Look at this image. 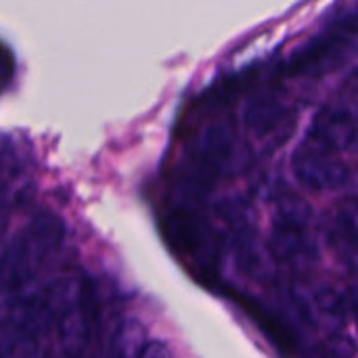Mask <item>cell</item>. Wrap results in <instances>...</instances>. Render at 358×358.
I'll list each match as a JSON object with an SVG mask.
<instances>
[{"label": "cell", "instance_id": "5b68a950", "mask_svg": "<svg viewBox=\"0 0 358 358\" xmlns=\"http://www.w3.org/2000/svg\"><path fill=\"white\" fill-rule=\"evenodd\" d=\"M304 141L331 153H352L357 147L355 111L344 105H327L315 115Z\"/></svg>", "mask_w": 358, "mask_h": 358}, {"label": "cell", "instance_id": "52a82bcc", "mask_svg": "<svg viewBox=\"0 0 358 358\" xmlns=\"http://www.w3.org/2000/svg\"><path fill=\"white\" fill-rule=\"evenodd\" d=\"M6 323L25 334L27 338L36 340L46 336L57 325V315L44 300V296L38 294L15 300L6 308Z\"/></svg>", "mask_w": 358, "mask_h": 358}, {"label": "cell", "instance_id": "2e32d148", "mask_svg": "<svg viewBox=\"0 0 358 358\" xmlns=\"http://www.w3.org/2000/svg\"><path fill=\"white\" fill-rule=\"evenodd\" d=\"M10 73H13V57L8 52V48L0 46V90L10 80Z\"/></svg>", "mask_w": 358, "mask_h": 358}, {"label": "cell", "instance_id": "ba28073f", "mask_svg": "<svg viewBox=\"0 0 358 358\" xmlns=\"http://www.w3.org/2000/svg\"><path fill=\"white\" fill-rule=\"evenodd\" d=\"M329 241L346 262L350 264L355 262V256H357V206L355 201H348L336 212L331 220V229H329Z\"/></svg>", "mask_w": 358, "mask_h": 358}, {"label": "cell", "instance_id": "9c48e42d", "mask_svg": "<svg viewBox=\"0 0 358 358\" xmlns=\"http://www.w3.org/2000/svg\"><path fill=\"white\" fill-rule=\"evenodd\" d=\"M285 115V107L283 103L275 96V94H262L256 101H252L245 109V126L256 132V134H264L273 128L279 126V122Z\"/></svg>", "mask_w": 358, "mask_h": 358}, {"label": "cell", "instance_id": "6da1fadb", "mask_svg": "<svg viewBox=\"0 0 358 358\" xmlns=\"http://www.w3.org/2000/svg\"><path fill=\"white\" fill-rule=\"evenodd\" d=\"M65 229L52 212H38L25 229L8 239L0 252V294H8L36 277L40 266L63 241Z\"/></svg>", "mask_w": 358, "mask_h": 358}, {"label": "cell", "instance_id": "e0dca14e", "mask_svg": "<svg viewBox=\"0 0 358 358\" xmlns=\"http://www.w3.org/2000/svg\"><path fill=\"white\" fill-rule=\"evenodd\" d=\"M27 358H52V355H50L48 350H38V348H36Z\"/></svg>", "mask_w": 358, "mask_h": 358}, {"label": "cell", "instance_id": "3957f363", "mask_svg": "<svg viewBox=\"0 0 358 358\" xmlns=\"http://www.w3.org/2000/svg\"><path fill=\"white\" fill-rule=\"evenodd\" d=\"M164 235L174 248V252L193 262L195 275L216 277V266L220 260V239L199 216L189 212H174L164 222Z\"/></svg>", "mask_w": 358, "mask_h": 358}, {"label": "cell", "instance_id": "8fae6325", "mask_svg": "<svg viewBox=\"0 0 358 358\" xmlns=\"http://www.w3.org/2000/svg\"><path fill=\"white\" fill-rule=\"evenodd\" d=\"M239 304L245 306L248 315L254 317L256 323H260V327L283 348H294L296 346V340H294V334L292 329L277 317V315H271L264 306L252 302V300H245V298H239Z\"/></svg>", "mask_w": 358, "mask_h": 358}, {"label": "cell", "instance_id": "8992f818", "mask_svg": "<svg viewBox=\"0 0 358 358\" xmlns=\"http://www.w3.org/2000/svg\"><path fill=\"white\" fill-rule=\"evenodd\" d=\"M271 256L292 268H308L319 262V245L308 233V227L275 224L268 239Z\"/></svg>", "mask_w": 358, "mask_h": 358}, {"label": "cell", "instance_id": "5bb4252c", "mask_svg": "<svg viewBox=\"0 0 358 358\" xmlns=\"http://www.w3.org/2000/svg\"><path fill=\"white\" fill-rule=\"evenodd\" d=\"M317 302H319V310L329 315V317H336V319H342L344 317V298L334 292V289H321L317 294Z\"/></svg>", "mask_w": 358, "mask_h": 358}, {"label": "cell", "instance_id": "277c9868", "mask_svg": "<svg viewBox=\"0 0 358 358\" xmlns=\"http://www.w3.org/2000/svg\"><path fill=\"white\" fill-rule=\"evenodd\" d=\"M292 172L302 187L321 193L340 191L352 178L348 166L338 157V153L325 151L306 141L296 149L292 157Z\"/></svg>", "mask_w": 358, "mask_h": 358}, {"label": "cell", "instance_id": "7a4b0ae2", "mask_svg": "<svg viewBox=\"0 0 358 358\" xmlns=\"http://www.w3.org/2000/svg\"><path fill=\"white\" fill-rule=\"evenodd\" d=\"M357 38L355 10H350L342 21H338L327 31L313 38L304 48H300L289 61L292 76L321 78L338 69L344 59L352 52Z\"/></svg>", "mask_w": 358, "mask_h": 358}, {"label": "cell", "instance_id": "30bf717a", "mask_svg": "<svg viewBox=\"0 0 358 358\" xmlns=\"http://www.w3.org/2000/svg\"><path fill=\"white\" fill-rule=\"evenodd\" d=\"M145 329L136 319H122L113 327L107 358H136L143 350Z\"/></svg>", "mask_w": 358, "mask_h": 358}, {"label": "cell", "instance_id": "ac0fdd59", "mask_svg": "<svg viewBox=\"0 0 358 358\" xmlns=\"http://www.w3.org/2000/svg\"><path fill=\"white\" fill-rule=\"evenodd\" d=\"M0 231H2V218H0Z\"/></svg>", "mask_w": 358, "mask_h": 358}, {"label": "cell", "instance_id": "7c38bea8", "mask_svg": "<svg viewBox=\"0 0 358 358\" xmlns=\"http://www.w3.org/2000/svg\"><path fill=\"white\" fill-rule=\"evenodd\" d=\"M313 216L310 206L298 197V195H283L277 201V216L275 224H287V227H308Z\"/></svg>", "mask_w": 358, "mask_h": 358}, {"label": "cell", "instance_id": "9a60e30c", "mask_svg": "<svg viewBox=\"0 0 358 358\" xmlns=\"http://www.w3.org/2000/svg\"><path fill=\"white\" fill-rule=\"evenodd\" d=\"M136 358H174L164 342H147Z\"/></svg>", "mask_w": 358, "mask_h": 358}, {"label": "cell", "instance_id": "4fadbf2b", "mask_svg": "<svg viewBox=\"0 0 358 358\" xmlns=\"http://www.w3.org/2000/svg\"><path fill=\"white\" fill-rule=\"evenodd\" d=\"M36 350L31 338L15 329L13 325H0V358H27Z\"/></svg>", "mask_w": 358, "mask_h": 358}]
</instances>
